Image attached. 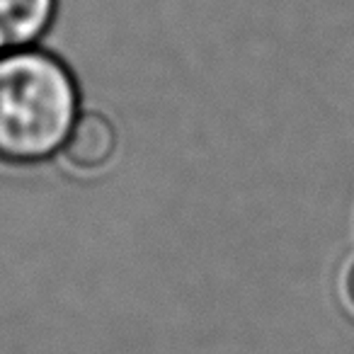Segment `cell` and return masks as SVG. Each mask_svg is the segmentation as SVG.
Here are the masks:
<instances>
[{
  "label": "cell",
  "instance_id": "3957f363",
  "mask_svg": "<svg viewBox=\"0 0 354 354\" xmlns=\"http://www.w3.org/2000/svg\"><path fill=\"white\" fill-rule=\"evenodd\" d=\"M59 15V0H0V54L39 46Z\"/></svg>",
  "mask_w": 354,
  "mask_h": 354
},
{
  "label": "cell",
  "instance_id": "7a4b0ae2",
  "mask_svg": "<svg viewBox=\"0 0 354 354\" xmlns=\"http://www.w3.org/2000/svg\"><path fill=\"white\" fill-rule=\"evenodd\" d=\"M119 151V131L102 112H80L61 151L64 162L80 175L102 172Z\"/></svg>",
  "mask_w": 354,
  "mask_h": 354
},
{
  "label": "cell",
  "instance_id": "6da1fadb",
  "mask_svg": "<svg viewBox=\"0 0 354 354\" xmlns=\"http://www.w3.org/2000/svg\"><path fill=\"white\" fill-rule=\"evenodd\" d=\"M80 112V83L61 56L41 46L0 54V165L59 158Z\"/></svg>",
  "mask_w": 354,
  "mask_h": 354
},
{
  "label": "cell",
  "instance_id": "277c9868",
  "mask_svg": "<svg viewBox=\"0 0 354 354\" xmlns=\"http://www.w3.org/2000/svg\"><path fill=\"white\" fill-rule=\"evenodd\" d=\"M342 291H344V301H347V306L354 310V262L347 267V272H344Z\"/></svg>",
  "mask_w": 354,
  "mask_h": 354
}]
</instances>
